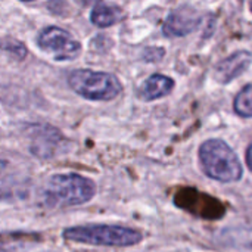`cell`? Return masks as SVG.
<instances>
[{
  "mask_svg": "<svg viewBox=\"0 0 252 252\" xmlns=\"http://www.w3.org/2000/svg\"><path fill=\"white\" fill-rule=\"evenodd\" d=\"M199 159L208 177L223 183L238 182L242 177V164L236 154L219 139H211L199 148Z\"/></svg>",
  "mask_w": 252,
  "mask_h": 252,
  "instance_id": "3",
  "label": "cell"
},
{
  "mask_svg": "<svg viewBox=\"0 0 252 252\" xmlns=\"http://www.w3.org/2000/svg\"><path fill=\"white\" fill-rule=\"evenodd\" d=\"M124 18V12L120 6L111 3H96L90 12V21L99 28H108L120 22Z\"/></svg>",
  "mask_w": 252,
  "mask_h": 252,
  "instance_id": "10",
  "label": "cell"
},
{
  "mask_svg": "<svg viewBox=\"0 0 252 252\" xmlns=\"http://www.w3.org/2000/svg\"><path fill=\"white\" fill-rule=\"evenodd\" d=\"M251 9H252V4H251Z\"/></svg>",
  "mask_w": 252,
  "mask_h": 252,
  "instance_id": "15",
  "label": "cell"
},
{
  "mask_svg": "<svg viewBox=\"0 0 252 252\" xmlns=\"http://www.w3.org/2000/svg\"><path fill=\"white\" fill-rule=\"evenodd\" d=\"M37 46L59 62L72 61L81 53V43L56 25H49L38 32Z\"/></svg>",
  "mask_w": 252,
  "mask_h": 252,
  "instance_id": "5",
  "label": "cell"
},
{
  "mask_svg": "<svg viewBox=\"0 0 252 252\" xmlns=\"http://www.w3.org/2000/svg\"><path fill=\"white\" fill-rule=\"evenodd\" d=\"M235 111L244 118L252 117V84L245 86L235 99Z\"/></svg>",
  "mask_w": 252,
  "mask_h": 252,
  "instance_id": "11",
  "label": "cell"
},
{
  "mask_svg": "<svg viewBox=\"0 0 252 252\" xmlns=\"http://www.w3.org/2000/svg\"><path fill=\"white\" fill-rule=\"evenodd\" d=\"M6 167H7V162L3 161V159H0V174L6 170Z\"/></svg>",
  "mask_w": 252,
  "mask_h": 252,
  "instance_id": "14",
  "label": "cell"
},
{
  "mask_svg": "<svg viewBox=\"0 0 252 252\" xmlns=\"http://www.w3.org/2000/svg\"><path fill=\"white\" fill-rule=\"evenodd\" d=\"M173 87H174V81L170 77H165L162 74H154L143 81L137 94L140 99L149 102L167 96L173 90Z\"/></svg>",
  "mask_w": 252,
  "mask_h": 252,
  "instance_id": "9",
  "label": "cell"
},
{
  "mask_svg": "<svg viewBox=\"0 0 252 252\" xmlns=\"http://www.w3.org/2000/svg\"><path fill=\"white\" fill-rule=\"evenodd\" d=\"M96 193L92 179L75 174H55L43 188V202L49 208H68L89 202Z\"/></svg>",
  "mask_w": 252,
  "mask_h": 252,
  "instance_id": "1",
  "label": "cell"
},
{
  "mask_svg": "<svg viewBox=\"0 0 252 252\" xmlns=\"http://www.w3.org/2000/svg\"><path fill=\"white\" fill-rule=\"evenodd\" d=\"M201 24V16L196 13L195 9L183 6L173 10L162 27V31L168 37H183L189 32L195 31Z\"/></svg>",
  "mask_w": 252,
  "mask_h": 252,
  "instance_id": "6",
  "label": "cell"
},
{
  "mask_svg": "<svg viewBox=\"0 0 252 252\" xmlns=\"http://www.w3.org/2000/svg\"><path fill=\"white\" fill-rule=\"evenodd\" d=\"M31 152L40 158H52L61 148L63 140L59 130L50 126H35L31 136Z\"/></svg>",
  "mask_w": 252,
  "mask_h": 252,
  "instance_id": "7",
  "label": "cell"
},
{
  "mask_svg": "<svg viewBox=\"0 0 252 252\" xmlns=\"http://www.w3.org/2000/svg\"><path fill=\"white\" fill-rule=\"evenodd\" d=\"M247 164H248L250 170L252 171V145L248 148V151H247Z\"/></svg>",
  "mask_w": 252,
  "mask_h": 252,
  "instance_id": "13",
  "label": "cell"
},
{
  "mask_svg": "<svg viewBox=\"0 0 252 252\" xmlns=\"http://www.w3.org/2000/svg\"><path fill=\"white\" fill-rule=\"evenodd\" d=\"M63 238L71 242L94 247H133L143 239L140 232L114 224H89L68 227L63 230Z\"/></svg>",
  "mask_w": 252,
  "mask_h": 252,
  "instance_id": "2",
  "label": "cell"
},
{
  "mask_svg": "<svg viewBox=\"0 0 252 252\" xmlns=\"http://www.w3.org/2000/svg\"><path fill=\"white\" fill-rule=\"evenodd\" d=\"M252 62V55L247 50L236 52L232 56L223 59L217 66H216V78L226 84L236 77H239Z\"/></svg>",
  "mask_w": 252,
  "mask_h": 252,
  "instance_id": "8",
  "label": "cell"
},
{
  "mask_svg": "<svg viewBox=\"0 0 252 252\" xmlns=\"http://www.w3.org/2000/svg\"><path fill=\"white\" fill-rule=\"evenodd\" d=\"M0 50L7 53L9 56H12L15 59H18V61L25 59V56L28 53L25 44L21 43L19 40L13 38V37H3L0 40Z\"/></svg>",
  "mask_w": 252,
  "mask_h": 252,
  "instance_id": "12",
  "label": "cell"
},
{
  "mask_svg": "<svg viewBox=\"0 0 252 252\" xmlns=\"http://www.w3.org/2000/svg\"><path fill=\"white\" fill-rule=\"evenodd\" d=\"M68 84L78 96L94 102L112 100L123 92L120 80L103 71L75 69L68 75Z\"/></svg>",
  "mask_w": 252,
  "mask_h": 252,
  "instance_id": "4",
  "label": "cell"
}]
</instances>
